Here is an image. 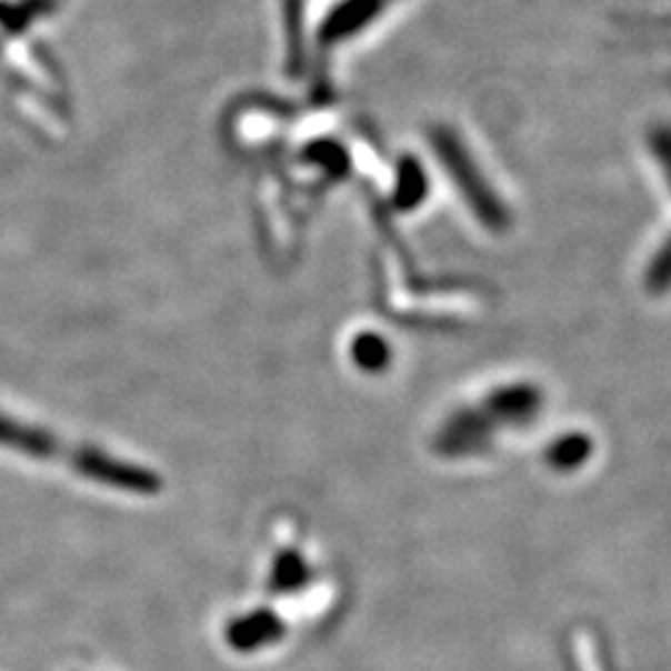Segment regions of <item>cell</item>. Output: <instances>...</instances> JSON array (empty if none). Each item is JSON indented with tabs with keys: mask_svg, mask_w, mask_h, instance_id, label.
Wrapping results in <instances>:
<instances>
[{
	"mask_svg": "<svg viewBox=\"0 0 671 671\" xmlns=\"http://www.w3.org/2000/svg\"><path fill=\"white\" fill-rule=\"evenodd\" d=\"M590 438L584 435H564L560 438L558 443H554L548 450V460L552 468L558 470H572L577 465H582L587 458H590Z\"/></svg>",
	"mask_w": 671,
	"mask_h": 671,
	"instance_id": "cell-4",
	"label": "cell"
},
{
	"mask_svg": "<svg viewBox=\"0 0 671 671\" xmlns=\"http://www.w3.org/2000/svg\"><path fill=\"white\" fill-rule=\"evenodd\" d=\"M398 182H401V184H398V190H395L398 202H401L408 209L421 202L423 194H425V177H423L421 167H418L413 160H408L403 164Z\"/></svg>",
	"mask_w": 671,
	"mask_h": 671,
	"instance_id": "cell-5",
	"label": "cell"
},
{
	"mask_svg": "<svg viewBox=\"0 0 671 671\" xmlns=\"http://www.w3.org/2000/svg\"><path fill=\"white\" fill-rule=\"evenodd\" d=\"M279 637H281V624L271 614H251L247 620H241L232 632L234 644L249 649L277 642Z\"/></svg>",
	"mask_w": 671,
	"mask_h": 671,
	"instance_id": "cell-3",
	"label": "cell"
},
{
	"mask_svg": "<svg viewBox=\"0 0 671 671\" xmlns=\"http://www.w3.org/2000/svg\"><path fill=\"white\" fill-rule=\"evenodd\" d=\"M652 287H669L671 284V241L659 251V257L652 264V274H649Z\"/></svg>",
	"mask_w": 671,
	"mask_h": 671,
	"instance_id": "cell-7",
	"label": "cell"
},
{
	"mask_svg": "<svg viewBox=\"0 0 671 671\" xmlns=\"http://www.w3.org/2000/svg\"><path fill=\"white\" fill-rule=\"evenodd\" d=\"M385 0H345V3L336 10L331 20L321 30L323 43H339V40L353 38L355 30H361L365 23L381 13Z\"/></svg>",
	"mask_w": 671,
	"mask_h": 671,
	"instance_id": "cell-2",
	"label": "cell"
},
{
	"mask_svg": "<svg viewBox=\"0 0 671 671\" xmlns=\"http://www.w3.org/2000/svg\"><path fill=\"white\" fill-rule=\"evenodd\" d=\"M353 359L359 361L363 369L379 371L388 361V349L379 336H361V339L353 343Z\"/></svg>",
	"mask_w": 671,
	"mask_h": 671,
	"instance_id": "cell-6",
	"label": "cell"
},
{
	"mask_svg": "<svg viewBox=\"0 0 671 671\" xmlns=\"http://www.w3.org/2000/svg\"><path fill=\"white\" fill-rule=\"evenodd\" d=\"M433 147L443 170L450 172V180L458 187V192L465 197V202L473 209L475 217L485 227L502 229L508 224L505 207L498 199V192L492 190L490 182L478 170L470 152H465L463 142L455 138L453 130H438L433 134Z\"/></svg>",
	"mask_w": 671,
	"mask_h": 671,
	"instance_id": "cell-1",
	"label": "cell"
}]
</instances>
